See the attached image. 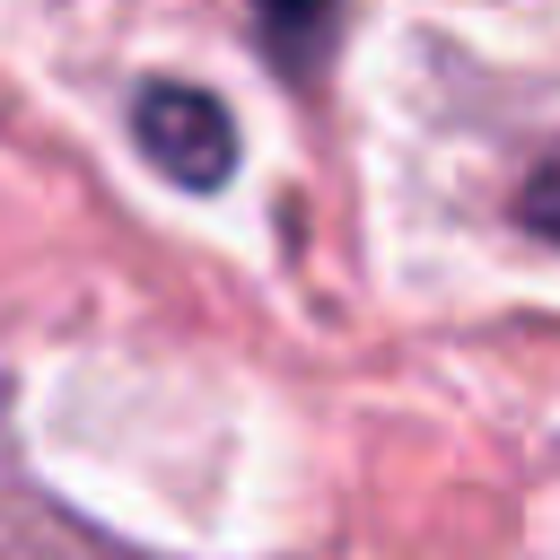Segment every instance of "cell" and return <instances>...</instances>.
Returning a JSON list of instances; mask_svg holds the SVG:
<instances>
[{
  "instance_id": "1",
  "label": "cell",
  "mask_w": 560,
  "mask_h": 560,
  "mask_svg": "<svg viewBox=\"0 0 560 560\" xmlns=\"http://www.w3.org/2000/svg\"><path fill=\"white\" fill-rule=\"evenodd\" d=\"M131 140L140 158L175 184V192H219L236 175V114L210 96V88H184V79H149L131 96Z\"/></svg>"
},
{
  "instance_id": "2",
  "label": "cell",
  "mask_w": 560,
  "mask_h": 560,
  "mask_svg": "<svg viewBox=\"0 0 560 560\" xmlns=\"http://www.w3.org/2000/svg\"><path fill=\"white\" fill-rule=\"evenodd\" d=\"M341 26H350L341 0H254V44H262V61L289 70L298 88H315V79L332 70Z\"/></svg>"
},
{
  "instance_id": "3",
  "label": "cell",
  "mask_w": 560,
  "mask_h": 560,
  "mask_svg": "<svg viewBox=\"0 0 560 560\" xmlns=\"http://www.w3.org/2000/svg\"><path fill=\"white\" fill-rule=\"evenodd\" d=\"M516 219H525L542 245H560V149H542V158H534V175L516 184Z\"/></svg>"
}]
</instances>
